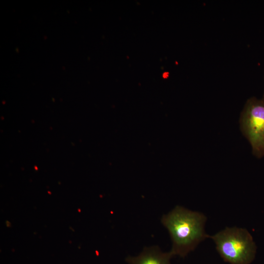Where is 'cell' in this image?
<instances>
[{"instance_id":"cell-1","label":"cell","mask_w":264,"mask_h":264,"mask_svg":"<svg viewBox=\"0 0 264 264\" xmlns=\"http://www.w3.org/2000/svg\"><path fill=\"white\" fill-rule=\"evenodd\" d=\"M206 221L203 213L180 205L162 216L161 222L170 236L172 247L169 251L173 257L185 258L209 238L205 230Z\"/></svg>"},{"instance_id":"cell-2","label":"cell","mask_w":264,"mask_h":264,"mask_svg":"<svg viewBox=\"0 0 264 264\" xmlns=\"http://www.w3.org/2000/svg\"><path fill=\"white\" fill-rule=\"evenodd\" d=\"M209 238L221 259L229 264H251L257 247L250 233L242 227H226Z\"/></svg>"},{"instance_id":"cell-3","label":"cell","mask_w":264,"mask_h":264,"mask_svg":"<svg viewBox=\"0 0 264 264\" xmlns=\"http://www.w3.org/2000/svg\"><path fill=\"white\" fill-rule=\"evenodd\" d=\"M241 132L248 141L253 154L264 157V98L252 97L246 102L240 118Z\"/></svg>"},{"instance_id":"cell-4","label":"cell","mask_w":264,"mask_h":264,"mask_svg":"<svg viewBox=\"0 0 264 264\" xmlns=\"http://www.w3.org/2000/svg\"><path fill=\"white\" fill-rule=\"evenodd\" d=\"M174 257L170 251L163 252L158 246L145 247L137 255L128 256L125 259L128 264H172Z\"/></svg>"},{"instance_id":"cell-5","label":"cell","mask_w":264,"mask_h":264,"mask_svg":"<svg viewBox=\"0 0 264 264\" xmlns=\"http://www.w3.org/2000/svg\"><path fill=\"white\" fill-rule=\"evenodd\" d=\"M263 97L264 98V94Z\"/></svg>"}]
</instances>
